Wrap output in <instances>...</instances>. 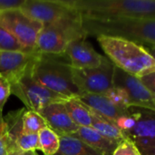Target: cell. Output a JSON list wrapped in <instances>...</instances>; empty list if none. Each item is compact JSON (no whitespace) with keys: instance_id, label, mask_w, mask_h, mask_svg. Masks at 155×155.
<instances>
[{"instance_id":"obj_17","label":"cell","mask_w":155,"mask_h":155,"mask_svg":"<svg viewBox=\"0 0 155 155\" xmlns=\"http://www.w3.org/2000/svg\"><path fill=\"white\" fill-rule=\"evenodd\" d=\"M70 118L78 127H91L93 122L92 110L77 98H71L64 103Z\"/></svg>"},{"instance_id":"obj_11","label":"cell","mask_w":155,"mask_h":155,"mask_svg":"<svg viewBox=\"0 0 155 155\" xmlns=\"http://www.w3.org/2000/svg\"><path fill=\"white\" fill-rule=\"evenodd\" d=\"M138 118L135 125L127 135L141 155H155L154 111L137 108Z\"/></svg>"},{"instance_id":"obj_20","label":"cell","mask_w":155,"mask_h":155,"mask_svg":"<svg viewBox=\"0 0 155 155\" xmlns=\"http://www.w3.org/2000/svg\"><path fill=\"white\" fill-rule=\"evenodd\" d=\"M38 143L39 150L45 155H54L56 153L59 148L60 138L59 136L49 127L45 126L39 131Z\"/></svg>"},{"instance_id":"obj_27","label":"cell","mask_w":155,"mask_h":155,"mask_svg":"<svg viewBox=\"0 0 155 155\" xmlns=\"http://www.w3.org/2000/svg\"><path fill=\"white\" fill-rule=\"evenodd\" d=\"M139 80L152 94L155 95V72L139 77Z\"/></svg>"},{"instance_id":"obj_9","label":"cell","mask_w":155,"mask_h":155,"mask_svg":"<svg viewBox=\"0 0 155 155\" xmlns=\"http://www.w3.org/2000/svg\"><path fill=\"white\" fill-rule=\"evenodd\" d=\"M19 8L44 25L62 18L74 9L72 0H24Z\"/></svg>"},{"instance_id":"obj_5","label":"cell","mask_w":155,"mask_h":155,"mask_svg":"<svg viewBox=\"0 0 155 155\" xmlns=\"http://www.w3.org/2000/svg\"><path fill=\"white\" fill-rule=\"evenodd\" d=\"M87 36L83 29V18L74 6L62 18L44 25L36 39L35 51L40 54H62L72 41Z\"/></svg>"},{"instance_id":"obj_21","label":"cell","mask_w":155,"mask_h":155,"mask_svg":"<svg viewBox=\"0 0 155 155\" xmlns=\"http://www.w3.org/2000/svg\"><path fill=\"white\" fill-rule=\"evenodd\" d=\"M22 125L24 133L37 134L41 129L46 126V124L38 112L25 110L22 116Z\"/></svg>"},{"instance_id":"obj_25","label":"cell","mask_w":155,"mask_h":155,"mask_svg":"<svg viewBox=\"0 0 155 155\" xmlns=\"http://www.w3.org/2000/svg\"><path fill=\"white\" fill-rule=\"evenodd\" d=\"M11 94L10 83L6 78L0 75V111H3L4 106Z\"/></svg>"},{"instance_id":"obj_7","label":"cell","mask_w":155,"mask_h":155,"mask_svg":"<svg viewBox=\"0 0 155 155\" xmlns=\"http://www.w3.org/2000/svg\"><path fill=\"white\" fill-rule=\"evenodd\" d=\"M0 26L18 41L24 51H35L36 39L44 25L16 7L0 11Z\"/></svg>"},{"instance_id":"obj_1","label":"cell","mask_w":155,"mask_h":155,"mask_svg":"<svg viewBox=\"0 0 155 155\" xmlns=\"http://www.w3.org/2000/svg\"><path fill=\"white\" fill-rule=\"evenodd\" d=\"M83 18V17H82ZM83 29L86 36L120 38L148 46L153 54L155 45V19L119 18L93 20L83 18Z\"/></svg>"},{"instance_id":"obj_26","label":"cell","mask_w":155,"mask_h":155,"mask_svg":"<svg viewBox=\"0 0 155 155\" xmlns=\"http://www.w3.org/2000/svg\"><path fill=\"white\" fill-rule=\"evenodd\" d=\"M7 133L6 125L3 116V111H0V155H7Z\"/></svg>"},{"instance_id":"obj_24","label":"cell","mask_w":155,"mask_h":155,"mask_svg":"<svg viewBox=\"0 0 155 155\" xmlns=\"http://www.w3.org/2000/svg\"><path fill=\"white\" fill-rule=\"evenodd\" d=\"M112 155H141V153L130 139H125L117 145Z\"/></svg>"},{"instance_id":"obj_4","label":"cell","mask_w":155,"mask_h":155,"mask_svg":"<svg viewBox=\"0 0 155 155\" xmlns=\"http://www.w3.org/2000/svg\"><path fill=\"white\" fill-rule=\"evenodd\" d=\"M34 80L50 91L68 99L77 98L81 92L74 83L73 67L64 54H40L32 65Z\"/></svg>"},{"instance_id":"obj_14","label":"cell","mask_w":155,"mask_h":155,"mask_svg":"<svg viewBox=\"0 0 155 155\" xmlns=\"http://www.w3.org/2000/svg\"><path fill=\"white\" fill-rule=\"evenodd\" d=\"M39 114L44 118L46 126L58 136H69L78 128L70 118L63 103L51 104L39 111Z\"/></svg>"},{"instance_id":"obj_29","label":"cell","mask_w":155,"mask_h":155,"mask_svg":"<svg viewBox=\"0 0 155 155\" xmlns=\"http://www.w3.org/2000/svg\"><path fill=\"white\" fill-rule=\"evenodd\" d=\"M7 155H36L35 151H20V150H12L7 151Z\"/></svg>"},{"instance_id":"obj_13","label":"cell","mask_w":155,"mask_h":155,"mask_svg":"<svg viewBox=\"0 0 155 155\" xmlns=\"http://www.w3.org/2000/svg\"><path fill=\"white\" fill-rule=\"evenodd\" d=\"M64 54L74 69L97 67L103 59V55L95 51L85 37L72 41Z\"/></svg>"},{"instance_id":"obj_16","label":"cell","mask_w":155,"mask_h":155,"mask_svg":"<svg viewBox=\"0 0 155 155\" xmlns=\"http://www.w3.org/2000/svg\"><path fill=\"white\" fill-rule=\"evenodd\" d=\"M69 136L82 141L101 155H112L118 145V143L105 138L92 127H78Z\"/></svg>"},{"instance_id":"obj_10","label":"cell","mask_w":155,"mask_h":155,"mask_svg":"<svg viewBox=\"0 0 155 155\" xmlns=\"http://www.w3.org/2000/svg\"><path fill=\"white\" fill-rule=\"evenodd\" d=\"M113 86L123 89L128 95L132 107L143 108L151 111L155 110V98L135 77L118 67L114 66Z\"/></svg>"},{"instance_id":"obj_15","label":"cell","mask_w":155,"mask_h":155,"mask_svg":"<svg viewBox=\"0 0 155 155\" xmlns=\"http://www.w3.org/2000/svg\"><path fill=\"white\" fill-rule=\"evenodd\" d=\"M83 104H84L91 110L108 120L115 125V124L122 118L127 116L131 113V108L123 109L114 104L104 94H81L78 97Z\"/></svg>"},{"instance_id":"obj_6","label":"cell","mask_w":155,"mask_h":155,"mask_svg":"<svg viewBox=\"0 0 155 155\" xmlns=\"http://www.w3.org/2000/svg\"><path fill=\"white\" fill-rule=\"evenodd\" d=\"M32 65L17 80L10 83L11 94L19 98L28 110L38 113L51 104L64 103L68 100V98L50 91L34 80L32 76Z\"/></svg>"},{"instance_id":"obj_23","label":"cell","mask_w":155,"mask_h":155,"mask_svg":"<svg viewBox=\"0 0 155 155\" xmlns=\"http://www.w3.org/2000/svg\"><path fill=\"white\" fill-rule=\"evenodd\" d=\"M0 51H24L18 41L0 26Z\"/></svg>"},{"instance_id":"obj_8","label":"cell","mask_w":155,"mask_h":155,"mask_svg":"<svg viewBox=\"0 0 155 155\" xmlns=\"http://www.w3.org/2000/svg\"><path fill=\"white\" fill-rule=\"evenodd\" d=\"M114 64L103 56L100 65L94 68H73V79L81 94H104L113 87Z\"/></svg>"},{"instance_id":"obj_22","label":"cell","mask_w":155,"mask_h":155,"mask_svg":"<svg viewBox=\"0 0 155 155\" xmlns=\"http://www.w3.org/2000/svg\"><path fill=\"white\" fill-rule=\"evenodd\" d=\"M104 95L107 99H109L114 104H115L116 106H118L120 108L129 109V108L132 107L131 102H130V99H129L128 95L121 88H117V87L113 86L107 92H105L104 94Z\"/></svg>"},{"instance_id":"obj_18","label":"cell","mask_w":155,"mask_h":155,"mask_svg":"<svg viewBox=\"0 0 155 155\" xmlns=\"http://www.w3.org/2000/svg\"><path fill=\"white\" fill-rule=\"evenodd\" d=\"M60 143L54 155H101L89 145L72 136H59Z\"/></svg>"},{"instance_id":"obj_3","label":"cell","mask_w":155,"mask_h":155,"mask_svg":"<svg viewBox=\"0 0 155 155\" xmlns=\"http://www.w3.org/2000/svg\"><path fill=\"white\" fill-rule=\"evenodd\" d=\"M97 41L107 58L119 69L138 78L155 72L153 54L146 47L107 36H97Z\"/></svg>"},{"instance_id":"obj_30","label":"cell","mask_w":155,"mask_h":155,"mask_svg":"<svg viewBox=\"0 0 155 155\" xmlns=\"http://www.w3.org/2000/svg\"><path fill=\"white\" fill-rule=\"evenodd\" d=\"M36 155H37V154H36Z\"/></svg>"},{"instance_id":"obj_2","label":"cell","mask_w":155,"mask_h":155,"mask_svg":"<svg viewBox=\"0 0 155 155\" xmlns=\"http://www.w3.org/2000/svg\"><path fill=\"white\" fill-rule=\"evenodd\" d=\"M83 18L155 19L154 0H72Z\"/></svg>"},{"instance_id":"obj_28","label":"cell","mask_w":155,"mask_h":155,"mask_svg":"<svg viewBox=\"0 0 155 155\" xmlns=\"http://www.w3.org/2000/svg\"><path fill=\"white\" fill-rule=\"evenodd\" d=\"M24 0H0V11L19 7Z\"/></svg>"},{"instance_id":"obj_19","label":"cell","mask_w":155,"mask_h":155,"mask_svg":"<svg viewBox=\"0 0 155 155\" xmlns=\"http://www.w3.org/2000/svg\"><path fill=\"white\" fill-rule=\"evenodd\" d=\"M92 114H93V122L91 127L95 131H97L100 134H102L105 138L118 144L124 140L127 139L125 135L114 124L104 119L101 115L97 114L93 110H92Z\"/></svg>"},{"instance_id":"obj_12","label":"cell","mask_w":155,"mask_h":155,"mask_svg":"<svg viewBox=\"0 0 155 155\" xmlns=\"http://www.w3.org/2000/svg\"><path fill=\"white\" fill-rule=\"evenodd\" d=\"M37 51H0V75L12 83L22 76L38 56Z\"/></svg>"}]
</instances>
